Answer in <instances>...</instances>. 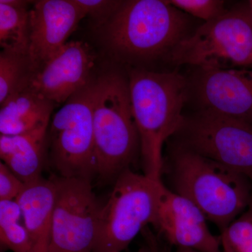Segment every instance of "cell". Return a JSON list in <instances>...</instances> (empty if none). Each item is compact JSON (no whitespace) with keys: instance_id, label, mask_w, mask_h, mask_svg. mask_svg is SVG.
<instances>
[{"instance_id":"d6986e66","label":"cell","mask_w":252,"mask_h":252,"mask_svg":"<svg viewBox=\"0 0 252 252\" xmlns=\"http://www.w3.org/2000/svg\"><path fill=\"white\" fill-rule=\"evenodd\" d=\"M21 207L16 200L0 201V243L1 248L14 252H35L23 223Z\"/></svg>"},{"instance_id":"52a82bcc","label":"cell","mask_w":252,"mask_h":252,"mask_svg":"<svg viewBox=\"0 0 252 252\" xmlns=\"http://www.w3.org/2000/svg\"><path fill=\"white\" fill-rule=\"evenodd\" d=\"M94 79L68 99L53 116L48 129V162L55 175L90 181L94 158Z\"/></svg>"},{"instance_id":"8992f818","label":"cell","mask_w":252,"mask_h":252,"mask_svg":"<svg viewBox=\"0 0 252 252\" xmlns=\"http://www.w3.org/2000/svg\"><path fill=\"white\" fill-rule=\"evenodd\" d=\"M162 180L129 168L118 177L99 213L93 252H122L157 216Z\"/></svg>"},{"instance_id":"5bb4252c","label":"cell","mask_w":252,"mask_h":252,"mask_svg":"<svg viewBox=\"0 0 252 252\" xmlns=\"http://www.w3.org/2000/svg\"><path fill=\"white\" fill-rule=\"evenodd\" d=\"M56 193V179L52 175L49 179L41 177L26 184L16 199L35 252H49Z\"/></svg>"},{"instance_id":"603a6c76","label":"cell","mask_w":252,"mask_h":252,"mask_svg":"<svg viewBox=\"0 0 252 252\" xmlns=\"http://www.w3.org/2000/svg\"><path fill=\"white\" fill-rule=\"evenodd\" d=\"M26 184L15 175L9 167L0 162V201L14 200L23 191Z\"/></svg>"},{"instance_id":"ac0fdd59","label":"cell","mask_w":252,"mask_h":252,"mask_svg":"<svg viewBox=\"0 0 252 252\" xmlns=\"http://www.w3.org/2000/svg\"><path fill=\"white\" fill-rule=\"evenodd\" d=\"M29 54L9 50L0 54V104L11 94L23 90L34 77Z\"/></svg>"},{"instance_id":"3957f363","label":"cell","mask_w":252,"mask_h":252,"mask_svg":"<svg viewBox=\"0 0 252 252\" xmlns=\"http://www.w3.org/2000/svg\"><path fill=\"white\" fill-rule=\"evenodd\" d=\"M164 173L169 189L198 207L220 233L252 200V184L245 176L175 142L164 160Z\"/></svg>"},{"instance_id":"44dd1931","label":"cell","mask_w":252,"mask_h":252,"mask_svg":"<svg viewBox=\"0 0 252 252\" xmlns=\"http://www.w3.org/2000/svg\"><path fill=\"white\" fill-rule=\"evenodd\" d=\"M177 9L193 17L212 21L224 14L225 1L220 0H167Z\"/></svg>"},{"instance_id":"d4e9b609","label":"cell","mask_w":252,"mask_h":252,"mask_svg":"<svg viewBox=\"0 0 252 252\" xmlns=\"http://www.w3.org/2000/svg\"><path fill=\"white\" fill-rule=\"evenodd\" d=\"M167 252H200L195 251V250H190V249L176 248V250H175V251H173V252L168 251Z\"/></svg>"},{"instance_id":"2e32d148","label":"cell","mask_w":252,"mask_h":252,"mask_svg":"<svg viewBox=\"0 0 252 252\" xmlns=\"http://www.w3.org/2000/svg\"><path fill=\"white\" fill-rule=\"evenodd\" d=\"M0 134L16 135L49 126L56 105L31 86L0 104Z\"/></svg>"},{"instance_id":"30bf717a","label":"cell","mask_w":252,"mask_h":252,"mask_svg":"<svg viewBox=\"0 0 252 252\" xmlns=\"http://www.w3.org/2000/svg\"><path fill=\"white\" fill-rule=\"evenodd\" d=\"M189 99L198 110L238 119L252 126V67H192Z\"/></svg>"},{"instance_id":"9c48e42d","label":"cell","mask_w":252,"mask_h":252,"mask_svg":"<svg viewBox=\"0 0 252 252\" xmlns=\"http://www.w3.org/2000/svg\"><path fill=\"white\" fill-rule=\"evenodd\" d=\"M54 175L56 200L48 252H93L102 207L93 182Z\"/></svg>"},{"instance_id":"7402d4cb","label":"cell","mask_w":252,"mask_h":252,"mask_svg":"<svg viewBox=\"0 0 252 252\" xmlns=\"http://www.w3.org/2000/svg\"><path fill=\"white\" fill-rule=\"evenodd\" d=\"M76 4L84 10L86 16L96 20L98 26L105 22L122 6L124 1L108 0H74Z\"/></svg>"},{"instance_id":"9a60e30c","label":"cell","mask_w":252,"mask_h":252,"mask_svg":"<svg viewBox=\"0 0 252 252\" xmlns=\"http://www.w3.org/2000/svg\"><path fill=\"white\" fill-rule=\"evenodd\" d=\"M49 126L20 135H0L1 162L23 183H30L42 177L48 163Z\"/></svg>"},{"instance_id":"8fae6325","label":"cell","mask_w":252,"mask_h":252,"mask_svg":"<svg viewBox=\"0 0 252 252\" xmlns=\"http://www.w3.org/2000/svg\"><path fill=\"white\" fill-rule=\"evenodd\" d=\"M86 13L74 0H40L30 11V59L35 74L68 42Z\"/></svg>"},{"instance_id":"277c9868","label":"cell","mask_w":252,"mask_h":252,"mask_svg":"<svg viewBox=\"0 0 252 252\" xmlns=\"http://www.w3.org/2000/svg\"><path fill=\"white\" fill-rule=\"evenodd\" d=\"M94 158L95 177L115 182L140 156L127 77L110 72L94 79Z\"/></svg>"},{"instance_id":"484cf974","label":"cell","mask_w":252,"mask_h":252,"mask_svg":"<svg viewBox=\"0 0 252 252\" xmlns=\"http://www.w3.org/2000/svg\"><path fill=\"white\" fill-rule=\"evenodd\" d=\"M249 1V4H250V9H251L252 14V0H250Z\"/></svg>"},{"instance_id":"ba28073f","label":"cell","mask_w":252,"mask_h":252,"mask_svg":"<svg viewBox=\"0 0 252 252\" xmlns=\"http://www.w3.org/2000/svg\"><path fill=\"white\" fill-rule=\"evenodd\" d=\"M175 142L238 172L252 184V126L217 113L185 116Z\"/></svg>"},{"instance_id":"4fadbf2b","label":"cell","mask_w":252,"mask_h":252,"mask_svg":"<svg viewBox=\"0 0 252 252\" xmlns=\"http://www.w3.org/2000/svg\"><path fill=\"white\" fill-rule=\"evenodd\" d=\"M94 53L81 41H68L32 79L30 86L55 105L64 104L92 79Z\"/></svg>"},{"instance_id":"ffe728a7","label":"cell","mask_w":252,"mask_h":252,"mask_svg":"<svg viewBox=\"0 0 252 252\" xmlns=\"http://www.w3.org/2000/svg\"><path fill=\"white\" fill-rule=\"evenodd\" d=\"M221 252H252V200L220 235Z\"/></svg>"},{"instance_id":"7a4b0ae2","label":"cell","mask_w":252,"mask_h":252,"mask_svg":"<svg viewBox=\"0 0 252 252\" xmlns=\"http://www.w3.org/2000/svg\"><path fill=\"white\" fill-rule=\"evenodd\" d=\"M132 112L140 140L144 175L162 180L164 144L183 123L189 99L187 77L177 71L127 68Z\"/></svg>"},{"instance_id":"6da1fadb","label":"cell","mask_w":252,"mask_h":252,"mask_svg":"<svg viewBox=\"0 0 252 252\" xmlns=\"http://www.w3.org/2000/svg\"><path fill=\"white\" fill-rule=\"evenodd\" d=\"M105 46L128 67L146 68L170 55L192 31L191 17L166 0H130L99 25Z\"/></svg>"},{"instance_id":"e0dca14e","label":"cell","mask_w":252,"mask_h":252,"mask_svg":"<svg viewBox=\"0 0 252 252\" xmlns=\"http://www.w3.org/2000/svg\"><path fill=\"white\" fill-rule=\"evenodd\" d=\"M31 1H0V45L1 49L28 54Z\"/></svg>"},{"instance_id":"5b68a950","label":"cell","mask_w":252,"mask_h":252,"mask_svg":"<svg viewBox=\"0 0 252 252\" xmlns=\"http://www.w3.org/2000/svg\"><path fill=\"white\" fill-rule=\"evenodd\" d=\"M172 65L222 69L252 67V14L249 1L204 23L169 58Z\"/></svg>"},{"instance_id":"7c38bea8","label":"cell","mask_w":252,"mask_h":252,"mask_svg":"<svg viewBox=\"0 0 252 252\" xmlns=\"http://www.w3.org/2000/svg\"><path fill=\"white\" fill-rule=\"evenodd\" d=\"M207 219L188 199L162 185L153 225L176 248L221 252L220 235L212 234Z\"/></svg>"},{"instance_id":"cb8c5ba5","label":"cell","mask_w":252,"mask_h":252,"mask_svg":"<svg viewBox=\"0 0 252 252\" xmlns=\"http://www.w3.org/2000/svg\"><path fill=\"white\" fill-rule=\"evenodd\" d=\"M142 232L145 238L146 245L135 252H163L160 249L155 235L151 232L150 230L146 228Z\"/></svg>"}]
</instances>
